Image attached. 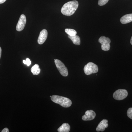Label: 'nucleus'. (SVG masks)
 <instances>
[{"label": "nucleus", "mask_w": 132, "mask_h": 132, "mask_svg": "<svg viewBox=\"0 0 132 132\" xmlns=\"http://www.w3.org/2000/svg\"><path fill=\"white\" fill-rule=\"evenodd\" d=\"M79 3L77 1H72L64 4L61 9L62 13L66 16L72 15L78 8Z\"/></svg>", "instance_id": "nucleus-1"}, {"label": "nucleus", "mask_w": 132, "mask_h": 132, "mask_svg": "<svg viewBox=\"0 0 132 132\" xmlns=\"http://www.w3.org/2000/svg\"><path fill=\"white\" fill-rule=\"evenodd\" d=\"M50 97L52 101L59 104L63 107H69L72 105V101L70 99L66 97L57 95H52L50 96Z\"/></svg>", "instance_id": "nucleus-2"}, {"label": "nucleus", "mask_w": 132, "mask_h": 132, "mask_svg": "<svg viewBox=\"0 0 132 132\" xmlns=\"http://www.w3.org/2000/svg\"><path fill=\"white\" fill-rule=\"evenodd\" d=\"M84 71L85 74L90 75L92 74L97 73L98 71V68L96 64L90 62L85 65L84 68Z\"/></svg>", "instance_id": "nucleus-3"}, {"label": "nucleus", "mask_w": 132, "mask_h": 132, "mask_svg": "<svg viewBox=\"0 0 132 132\" xmlns=\"http://www.w3.org/2000/svg\"><path fill=\"white\" fill-rule=\"evenodd\" d=\"M54 62L57 69L59 70L60 73L62 75L65 77L67 76L68 74V71L64 63L58 59L54 60Z\"/></svg>", "instance_id": "nucleus-4"}, {"label": "nucleus", "mask_w": 132, "mask_h": 132, "mask_svg": "<svg viewBox=\"0 0 132 132\" xmlns=\"http://www.w3.org/2000/svg\"><path fill=\"white\" fill-rule=\"evenodd\" d=\"M99 42L101 44V48L104 51H108L110 49L111 40L109 38L105 36H102L99 39Z\"/></svg>", "instance_id": "nucleus-5"}, {"label": "nucleus", "mask_w": 132, "mask_h": 132, "mask_svg": "<svg viewBox=\"0 0 132 132\" xmlns=\"http://www.w3.org/2000/svg\"><path fill=\"white\" fill-rule=\"evenodd\" d=\"M127 91L123 89H119L116 91L113 94L114 98L117 100H121L126 98L127 97Z\"/></svg>", "instance_id": "nucleus-6"}, {"label": "nucleus", "mask_w": 132, "mask_h": 132, "mask_svg": "<svg viewBox=\"0 0 132 132\" xmlns=\"http://www.w3.org/2000/svg\"><path fill=\"white\" fill-rule=\"evenodd\" d=\"M26 23V16L24 14H22L19 18V21L16 25V31L20 32L23 30L25 28Z\"/></svg>", "instance_id": "nucleus-7"}, {"label": "nucleus", "mask_w": 132, "mask_h": 132, "mask_svg": "<svg viewBox=\"0 0 132 132\" xmlns=\"http://www.w3.org/2000/svg\"><path fill=\"white\" fill-rule=\"evenodd\" d=\"M96 116V113L92 110H88L85 112V115L82 116V120L84 121L93 120Z\"/></svg>", "instance_id": "nucleus-8"}, {"label": "nucleus", "mask_w": 132, "mask_h": 132, "mask_svg": "<svg viewBox=\"0 0 132 132\" xmlns=\"http://www.w3.org/2000/svg\"><path fill=\"white\" fill-rule=\"evenodd\" d=\"M48 32L46 29H43L41 31L38 38V42L40 45L43 44L47 38Z\"/></svg>", "instance_id": "nucleus-9"}, {"label": "nucleus", "mask_w": 132, "mask_h": 132, "mask_svg": "<svg viewBox=\"0 0 132 132\" xmlns=\"http://www.w3.org/2000/svg\"><path fill=\"white\" fill-rule=\"evenodd\" d=\"M108 121L106 119H104L102 120L97 127L96 131L97 132L104 131L106 128L108 127Z\"/></svg>", "instance_id": "nucleus-10"}, {"label": "nucleus", "mask_w": 132, "mask_h": 132, "mask_svg": "<svg viewBox=\"0 0 132 132\" xmlns=\"http://www.w3.org/2000/svg\"><path fill=\"white\" fill-rule=\"evenodd\" d=\"M121 24H125L130 23L132 21V14L125 15L121 17L120 20Z\"/></svg>", "instance_id": "nucleus-11"}, {"label": "nucleus", "mask_w": 132, "mask_h": 132, "mask_svg": "<svg viewBox=\"0 0 132 132\" xmlns=\"http://www.w3.org/2000/svg\"><path fill=\"white\" fill-rule=\"evenodd\" d=\"M70 129V125L67 123H64L58 128V131L59 132H69Z\"/></svg>", "instance_id": "nucleus-12"}, {"label": "nucleus", "mask_w": 132, "mask_h": 132, "mask_svg": "<svg viewBox=\"0 0 132 132\" xmlns=\"http://www.w3.org/2000/svg\"><path fill=\"white\" fill-rule=\"evenodd\" d=\"M68 37L75 45H80V38L78 35H75L73 36H71L68 35Z\"/></svg>", "instance_id": "nucleus-13"}, {"label": "nucleus", "mask_w": 132, "mask_h": 132, "mask_svg": "<svg viewBox=\"0 0 132 132\" xmlns=\"http://www.w3.org/2000/svg\"><path fill=\"white\" fill-rule=\"evenodd\" d=\"M40 68L38 64H35L32 67L31 69V71L32 73L34 75H38L40 72Z\"/></svg>", "instance_id": "nucleus-14"}, {"label": "nucleus", "mask_w": 132, "mask_h": 132, "mask_svg": "<svg viewBox=\"0 0 132 132\" xmlns=\"http://www.w3.org/2000/svg\"><path fill=\"white\" fill-rule=\"evenodd\" d=\"M65 32L67 34L71 36H73L76 35L77 32L75 30L72 29H66Z\"/></svg>", "instance_id": "nucleus-15"}, {"label": "nucleus", "mask_w": 132, "mask_h": 132, "mask_svg": "<svg viewBox=\"0 0 132 132\" xmlns=\"http://www.w3.org/2000/svg\"><path fill=\"white\" fill-rule=\"evenodd\" d=\"M108 1L109 0H99L98 4L100 6H104L107 3Z\"/></svg>", "instance_id": "nucleus-16"}, {"label": "nucleus", "mask_w": 132, "mask_h": 132, "mask_svg": "<svg viewBox=\"0 0 132 132\" xmlns=\"http://www.w3.org/2000/svg\"><path fill=\"white\" fill-rule=\"evenodd\" d=\"M127 115L128 118L132 119V108H130L127 110Z\"/></svg>", "instance_id": "nucleus-17"}, {"label": "nucleus", "mask_w": 132, "mask_h": 132, "mask_svg": "<svg viewBox=\"0 0 132 132\" xmlns=\"http://www.w3.org/2000/svg\"><path fill=\"white\" fill-rule=\"evenodd\" d=\"M26 65L27 66H29L31 64V61L30 60V59L28 58H27L26 59Z\"/></svg>", "instance_id": "nucleus-18"}, {"label": "nucleus", "mask_w": 132, "mask_h": 132, "mask_svg": "<svg viewBox=\"0 0 132 132\" xmlns=\"http://www.w3.org/2000/svg\"><path fill=\"white\" fill-rule=\"evenodd\" d=\"M9 132V129H8L7 128H4L2 131V132Z\"/></svg>", "instance_id": "nucleus-19"}, {"label": "nucleus", "mask_w": 132, "mask_h": 132, "mask_svg": "<svg viewBox=\"0 0 132 132\" xmlns=\"http://www.w3.org/2000/svg\"><path fill=\"white\" fill-rule=\"evenodd\" d=\"M6 0H0V4H2L4 3Z\"/></svg>", "instance_id": "nucleus-20"}, {"label": "nucleus", "mask_w": 132, "mask_h": 132, "mask_svg": "<svg viewBox=\"0 0 132 132\" xmlns=\"http://www.w3.org/2000/svg\"><path fill=\"white\" fill-rule=\"evenodd\" d=\"M2 49L1 47H0V59H1V56Z\"/></svg>", "instance_id": "nucleus-21"}, {"label": "nucleus", "mask_w": 132, "mask_h": 132, "mask_svg": "<svg viewBox=\"0 0 132 132\" xmlns=\"http://www.w3.org/2000/svg\"><path fill=\"white\" fill-rule=\"evenodd\" d=\"M23 62V63H24V64H25V65H26V60H24Z\"/></svg>", "instance_id": "nucleus-22"}, {"label": "nucleus", "mask_w": 132, "mask_h": 132, "mask_svg": "<svg viewBox=\"0 0 132 132\" xmlns=\"http://www.w3.org/2000/svg\"><path fill=\"white\" fill-rule=\"evenodd\" d=\"M131 45H132V37H131Z\"/></svg>", "instance_id": "nucleus-23"}]
</instances>
